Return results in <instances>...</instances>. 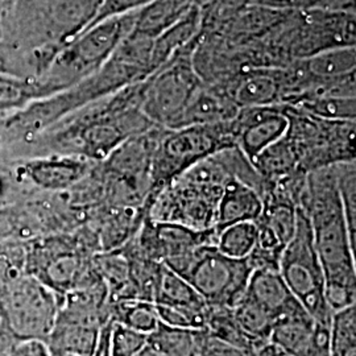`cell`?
I'll return each mask as SVG.
<instances>
[{
	"label": "cell",
	"mask_w": 356,
	"mask_h": 356,
	"mask_svg": "<svg viewBox=\"0 0 356 356\" xmlns=\"http://www.w3.org/2000/svg\"><path fill=\"white\" fill-rule=\"evenodd\" d=\"M309 218L325 275V298L331 312L356 304V248L353 245L335 164L306 175L300 206Z\"/></svg>",
	"instance_id": "cell-1"
},
{
	"label": "cell",
	"mask_w": 356,
	"mask_h": 356,
	"mask_svg": "<svg viewBox=\"0 0 356 356\" xmlns=\"http://www.w3.org/2000/svg\"><path fill=\"white\" fill-rule=\"evenodd\" d=\"M141 99L143 81L103 98L104 102L89 103L86 111L76 110L74 116L61 119L65 123L57 122L38 136H44L54 153L104 161L122 143L154 126L143 114Z\"/></svg>",
	"instance_id": "cell-2"
},
{
	"label": "cell",
	"mask_w": 356,
	"mask_h": 356,
	"mask_svg": "<svg viewBox=\"0 0 356 356\" xmlns=\"http://www.w3.org/2000/svg\"><path fill=\"white\" fill-rule=\"evenodd\" d=\"M102 0H15L3 44L17 57H31L40 76L56 53L94 19Z\"/></svg>",
	"instance_id": "cell-3"
},
{
	"label": "cell",
	"mask_w": 356,
	"mask_h": 356,
	"mask_svg": "<svg viewBox=\"0 0 356 356\" xmlns=\"http://www.w3.org/2000/svg\"><path fill=\"white\" fill-rule=\"evenodd\" d=\"M220 152L191 166L172 181L151 204L143 207L145 216L193 229H214L223 186L229 177H239L243 170L241 166L223 165Z\"/></svg>",
	"instance_id": "cell-4"
},
{
	"label": "cell",
	"mask_w": 356,
	"mask_h": 356,
	"mask_svg": "<svg viewBox=\"0 0 356 356\" xmlns=\"http://www.w3.org/2000/svg\"><path fill=\"white\" fill-rule=\"evenodd\" d=\"M236 148L232 119L216 124L164 128L153 151L149 191L143 207L148 206L166 186L216 153Z\"/></svg>",
	"instance_id": "cell-5"
},
{
	"label": "cell",
	"mask_w": 356,
	"mask_h": 356,
	"mask_svg": "<svg viewBox=\"0 0 356 356\" xmlns=\"http://www.w3.org/2000/svg\"><path fill=\"white\" fill-rule=\"evenodd\" d=\"M138 16L139 11L127 13L85 29L56 53L38 79L56 94L94 76L134 29Z\"/></svg>",
	"instance_id": "cell-6"
},
{
	"label": "cell",
	"mask_w": 356,
	"mask_h": 356,
	"mask_svg": "<svg viewBox=\"0 0 356 356\" xmlns=\"http://www.w3.org/2000/svg\"><path fill=\"white\" fill-rule=\"evenodd\" d=\"M188 281L210 307H234L242 298L254 270L247 257L220 252L216 244H204L164 263Z\"/></svg>",
	"instance_id": "cell-7"
},
{
	"label": "cell",
	"mask_w": 356,
	"mask_h": 356,
	"mask_svg": "<svg viewBox=\"0 0 356 356\" xmlns=\"http://www.w3.org/2000/svg\"><path fill=\"white\" fill-rule=\"evenodd\" d=\"M279 272L296 300L319 323L330 325L332 312L325 298V275L314 245L309 218L298 207L292 241L281 254Z\"/></svg>",
	"instance_id": "cell-8"
},
{
	"label": "cell",
	"mask_w": 356,
	"mask_h": 356,
	"mask_svg": "<svg viewBox=\"0 0 356 356\" xmlns=\"http://www.w3.org/2000/svg\"><path fill=\"white\" fill-rule=\"evenodd\" d=\"M64 296L44 282L23 275L6 284L0 312L4 323L16 341L47 342L54 327Z\"/></svg>",
	"instance_id": "cell-9"
},
{
	"label": "cell",
	"mask_w": 356,
	"mask_h": 356,
	"mask_svg": "<svg viewBox=\"0 0 356 356\" xmlns=\"http://www.w3.org/2000/svg\"><path fill=\"white\" fill-rule=\"evenodd\" d=\"M193 44L143 81L141 111L154 126L178 128L194 92L204 82L189 51Z\"/></svg>",
	"instance_id": "cell-10"
},
{
	"label": "cell",
	"mask_w": 356,
	"mask_h": 356,
	"mask_svg": "<svg viewBox=\"0 0 356 356\" xmlns=\"http://www.w3.org/2000/svg\"><path fill=\"white\" fill-rule=\"evenodd\" d=\"M92 257L86 247L72 241L51 239L35 247L28 261L31 272L26 275L65 296L97 276Z\"/></svg>",
	"instance_id": "cell-11"
},
{
	"label": "cell",
	"mask_w": 356,
	"mask_h": 356,
	"mask_svg": "<svg viewBox=\"0 0 356 356\" xmlns=\"http://www.w3.org/2000/svg\"><path fill=\"white\" fill-rule=\"evenodd\" d=\"M216 229H193L176 222L154 220L145 216L140 229L129 242L143 256L164 264L204 244H216Z\"/></svg>",
	"instance_id": "cell-12"
},
{
	"label": "cell",
	"mask_w": 356,
	"mask_h": 356,
	"mask_svg": "<svg viewBox=\"0 0 356 356\" xmlns=\"http://www.w3.org/2000/svg\"><path fill=\"white\" fill-rule=\"evenodd\" d=\"M92 161L74 154L48 153L22 161L15 168V177L40 191L61 193L79 185L92 170Z\"/></svg>",
	"instance_id": "cell-13"
},
{
	"label": "cell",
	"mask_w": 356,
	"mask_h": 356,
	"mask_svg": "<svg viewBox=\"0 0 356 356\" xmlns=\"http://www.w3.org/2000/svg\"><path fill=\"white\" fill-rule=\"evenodd\" d=\"M232 124L236 148L252 163L264 149L285 136L289 118L285 104L247 107L239 108Z\"/></svg>",
	"instance_id": "cell-14"
},
{
	"label": "cell",
	"mask_w": 356,
	"mask_h": 356,
	"mask_svg": "<svg viewBox=\"0 0 356 356\" xmlns=\"http://www.w3.org/2000/svg\"><path fill=\"white\" fill-rule=\"evenodd\" d=\"M223 89L238 108L281 104L285 98L284 67L245 69Z\"/></svg>",
	"instance_id": "cell-15"
},
{
	"label": "cell",
	"mask_w": 356,
	"mask_h": 356,
	"mask_svg": "<svg viewBox=\"0 0 356 356\" xmlns=\"http://www.w3.org/2000/svg\"><path fill=\"white\" fill-rule=\"evenodd\" d=\"M263 197L254 186L241 178L229 177L220 194L216 207V234L231 225L241 222H256L263 213Z\"/></svg>",
	"instance_id": "cell-16"
},
{
	"label": "cell",
	"mask_w": 356,
	"mask_h": 356,
	"mask_svg": "<svg viewBox=\"0 0 356 356\" xmlns=\"http://www.w3.org/2000/svg\"><path fill=\"white\" fill-rule=\"evenodd\" d=\"M153 302L184 313L195 329H204L210 306L186 280L163 266Z\"/></svg>",
	"instance_id": "cell-17"
},
{
	"label": "cell",
	"mask_w": 356,
	"mask_h": 356,
	"mask_svg": "<svg viewBox=\"0 0 356 356\" xmlns=\"http://www.w3.org/2000/svg\"><path fill=\"white\" fill-rule=\"evenodd\" d=\"M242 297L264 307L277 319L301 305L282 280L279 269L272 268L254 269Z\"/></svg>",
	"instance_id": "cell-18"
},
{
	"label": "cell",
	"mask_w": 356,
	"mask_h": 356,
	"mask_svg": "<svg viewBox=\"0 0 356 356\" xmlns=\"http://www.w3.org/2000/svg\"><path fill=\"white\" fill-rule=\"evenodd\" d=\"M316 323L304 306L298 305L276 321L269 341L286 355L310 356Z\"/></svg>",
	"instance_id": "cell-19"
},
{
	"label": "cell",
	"mask_w": 356,
	"mask_h": 356,
	"mask_svg": "<svg viewBox=\"0 0 356 356\" xmlns=\"http://www.w3.org/2000/svg\"><path fill=\"white\" fill-rule=\"evenodd\" d=\"M238 111L239 108L225 89H218L214 85L209 86L202 82L184 111L178 128L227 122L234 119Z\"/></svg>",
	"instance_id": "cell-20"
},
{
	"label": "cell",
	"mask_w": 356,
	"mask_h": 356,
	"mask_svg": "<svg viewBox=\"0 0 356 356\" xmlns=\"http://www.w3.org/2000/svg\"><path fill=\"white\" fill-rule=\"evenodd\" d=\"M207 339L204 329L175 327L160 322L148 334L147 346L157 356H201Z\"/></svg>",
	"instance_id": "cell-21"
},
{
	"label": "cell",
	"mask_w": 356,
	"mask_h": 356,
	"mask_svg": "<svg viewBox=\"0 0 356 356\" xmlns=\"http://www.w3.org/2000/svg\"><path fill=\"white\" fill-rule=\"evenodd\" d=\"M53 94V90L38 78L0 72V113H17L28 104Z\"/></svg>",
	"instance_id": "cell-22"
},
{
	"label": "cell",
	"mask_w": 356,
	"mask_h": 356,
	"mask_svg": "<svg viewBox=\"0 0 356 356\" xmlns=\"http://www.w3.org/2000/svg\"><path fill=\"white\" fill-rule=\"evenodd\" d=\"M310 81L331 79L355 72V45L335 47L300 60Z\"/></svg>",
	"instance_id": "cell-23"
},
{
	"label": "cell",
	"mask_w": 356,
	"mask_h": 356,
	"mask_svg": "<svg viewBox=\"0 0 356 356\" xmlns=\"http://www.w3.org/2000/svg\"><path fill=\"white\" fill-rule=\"evenodd\" d=\"M204 330L216 341L239 348L250 355H254V348L257 347L239 326L234 317L232 307H210Z\"/></svg>",
	"instance_id": "cell-24"
},
{
	"label": "cell",
	"mask_w": 356,
	"mask_h": 356,
	"mask_svg": "<svg viewBox=\"0 0 356 356\" xmlns=\"http://www.w3.org/2000/svg\"><path fill=\"white\" fill-rule=\"evenodd\" d=\"M110 319L144 334H151L160 323L156 304L145 300L110 302Z\"/></svg>",
	"instance_id": "cell-25"
},
{
	"label": "cell",
	"mask_w": 356,
	"mask_h": 356,
	"mask_svg": "<svg viewBox=\"0 0 356 356\" xmlns=\"http://www.w3.org/2000/svg\"><path fill=\"white\" fill-rule=\"evenodd\" d=\"M232 313L243 331L256 346L269 341L272 329L277 321L272 313L244 297L232 307Z\"/></svg>",
	"instance_id": "cell-26"
},
{
	"label": "cell",
	"mask_w": 356,
	"mask_h": 356,
	"mask_svg": "<svg viewBox=\"0 0 356 356\" xmlns=\"http://www.w3.org/2000/svg\"><path fill=\"white\" fill-rule=\"evenodd\" d=\"M330 356H356V305L332 313Z\"/></svg>",
	"instance_id": "cell-27"
},
{
	"label": "cell",
	"mask_w": 356,
	"mask_h": 356,
	"mask_svg": "<svg viewBox=\"0 0 356 356\" xmlns=\"http://www.w3.org/2000/svg\"><path fill=\"white\" fill-rule=\"evenodd\" d=\"M257 239L254 222H241L222 229L216 235V248L231 257L244 259L254 251Z\"/></svg>",
	"instance_id": "cell-28"
},
{
	"label": "cell",
	"mask_w": 356,
	"mask_h": 356,
	"mask_svg": "<svg viewBox=\"0 0 356 356\" xmlns=\"http://www.w3.org/2000/svg\"><path fill=\"white\" fill-rule=\"evenodd\" d=\"M307 114L327 120H355V98H337L321 97L304 99L296 104H288Z\"/></svg>",
	"instance_id": "cell-29"
},
{
	"label": "cell",
	"mask_w": 356,
	"mask_h": 356,
	"mask_svg": "<svg viewBox=\"0 0 356 356\" xmlns=\"http://www.w3.org/2000/svg\"><path fill=\"white\" fill-rule=\"evenodd\" d=\"M338 188L343 204L344 216L351 242L356 248V181L355 161L335 164Z\"/></svg>",
	"instance_id": "cell-30"
},
{
	"label": "cell",
	"mask_w": 356,
	"mask_h": 356,
	"mask_svg": "<svg viewBox=\"0 0 356 356\" xmlns=\"http://www.w3.org/2000/svg\"><path fill=\"white\" fill-rule=\"evenodd\" d=\"M111 321V319H110ZM148 343V334L134 330L118 322H110L107 355L136 356Z\"/></svg>",
	"instance_id": "cell-31"
},
{
	"label": "cell",
	"mask_w": 356,
	"mask_h": 356,
	"mask_svg": "<svg viewBox=\"0 0 356 356\" xmlns=\"http://www.w3.org/2000/svg\"><path fill=\"white\" fill-rule=\"evenodd\" d=\"M152 1L153 0H102L94 19L85 29H88L90 26H97L98 23L104 22L107 19H111V17L140 11L141 8L147 7Z\"/></svg>",
	"instance_id": "cell-32"
},
{
	"label": "cell",
	"mask_w": 356,
	"mask_h": 356,
	"mask_svg": "<svg viewBox=\"0 0 356 356\" xmlns=\"http://www.w3.org/2000/svg\"><path fill=\"white\" fill-rule=\"evenodd\" d=\"M0 356H51L48 346L40 341H16L0 351Z\"/></svg>",
	"instance_id": "cell-33"
},
{
	"label": "cell",
	"mask_w": 356,
	"mask_h": 356,
	"mask_svg": "<svg viewBox=\"0 0 356 356\" xmlns=\"http://www.w3.org/2000/svg\"><path fill=\"white\" fill-rule=\"evenodd\" d=\"M19 179L0 168V210L6 209L17 200L19 197Z\"/></svg>",
	"instance_id": "cell-34"
},
{
	"label": "cell",
	"mask_w": 356,
	"mask_h": 356,
	"mask_svg": "<svg viewBox=\"0 0 356 356\" xmlns=\"http://www.w3.org/2000/svg\"><path fill=\"white\" fill-rule=\"evenodd\" d=\"M201 356H252L244 353L239 348H235L229 344L223 343L209 335V339L204 346V353Z\"/></svg>",
	"instance_id": "cell-35"
},
{
	"label": "cell",
	"mask_w": 356,
	"mask_h": 356,
	"mask_svg": "<svg viewBox=\"0 0 356 356\" xmlns=\"http://www.w3.org/2000/svg\"><path fill=\"white\" fill-rule=\"evenodd\" d=\"M16 61H17L16 54L10 48H7L3 42H0V72L20 76L16 69L17 66Z\"/></svg>",
	"instance_id": "cell-36"
},
{
	"label": "cell",
	"mask_w": 356,
	"mask_h": 356,
	"mask_svg": "<svg viewBox=\"0 0 356 356\" xmlns=\"http://www.w3.org/2000/svg\"><path fill=\"white\" fill-rule=\"evenodd\" d=\"M252 356H291L286 355L285 353H282L280 348L275 343H272L270 341H267L264 343L259 344L254 348V355Z\"/></svg>",
	"instance_id": "cell-37"
},
{
	"label": "cell",
	"mask_w": 356,
	"mask_h": 356,
	"mask_svg": "<svg viewBox=\"0 0 356 356\" xmlns=\"http://www.w3.org/2000/svg\"><path fill=\"white\" fill-rule=\"evenodd\" d=\"M136 356H157L154 353H153L152 350L147 346L144 350H141L140 353L138 354Z\"/></svg>",
	"instance_id": "cell-38"
}]
</instances>
